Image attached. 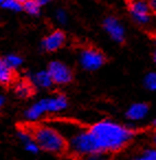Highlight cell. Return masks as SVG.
I'll return each mask as SVG.
<instances>
[{
    "mask_svg": "<svg viewBox=\"0 0 156 160\" xmlns=\"http://www.w3.org/2000/svg\"><path fill=\"white\" fill-rule=\"evenodd\" d=\"M66 41V34L64 31L59 30H54L50 34H47L41 42V47L44 51L46 52H55L63 48Z\"/></svg>",
    "mask_w": 156,
    "mask_h": 160,
    "instance_id": "52a82bcc",
    "label": "cell"
},
{
    "mask_svg": "<svg viewBox=\"0 0 156 160\" xmlns=\"http://www.w3.org/2000/svg\"><path fill=\"white\" fill-rule=\"evenodd\" d=\"M56 19L59 23L64 24L67 22V14H66V11L63 9H58L57 12H56Z\"/></svg>",
    "mask_w": 156,
    "mask_h": 160,
    "instance_id": "ffe728a7",
    "label": "cell"
},
{
    "mask_svg": "<svg viewBox=\"0 0 156 160\" xmlns=\"http://www.w3.org/2000/svg\"><path fill=\"white\" fill-rule=\"evenodd\" d=\"M47 71L51 74L54 84L67 85L74 78V73L67 64L61 61H52L47 66Z\"/></svg>",
    "mask_w": 156,
    "mask_h": 160,
    "instance_id": "5b68a950",
    "label": "cell"
},
{
    "mask_svg": "<svg viewBox=\"0 0 156 160\" xmlns=\"http://www.w3.org/2000/svg\"><path fill=\"white\" fill-rule=\"evenodd\" d=\"M6 102H7V98H6L5 95H0V106L3 107L6 105Z\"/></svg>",
    "mask_w": 156,
    "mask_h": 160,
    "instance_id": "603a6c76",
    "label": "cell"
},
{
    "mask_svg": "<svg viewBox=\"0 0 156 160\" xmlns=\"http://www.w3.org/2000/svg\"><path fill=\"white\" fill-rule=\"evenodd\" d=\"M126 7L133 21L145 26L151 20L152 10L147 0H126Z\"/></svg>",
    "mask_w": 156,
    "mask_h": 160,
    "instance_id": "277c9868",
    "label": "cell"
},
{
    "mask_svg": "<svg viewBox=\"0 0 156 160\" xmlns=\"http://www.w3.org/2000/svg\"><path fill=\"white\" fill-rule=\"evenodd\" d=\"M152 125H153V127H154V129H156V117L154 118V120H153V122H152Z\"/></svg>",
    "mask_w": 156,
    "mask_h": 160,
    "instance_id": "4316f807",
    "label": "cell"
},
{
    "mask_svg": "<svg viewBox=\"0 0 156 160\" xmlns=\"http://www.w3.org/2000/svg\"><path fill=\"white\" fill-rule=\"evenodd\" d=\"M16 71L17 70L8 65L5 62V60L1 59V61H0V84L2 86H9L10 84L14 83Z\"/></svg>",
    "mask_w": 156,
    "mask_h": 160,
    "instance_id": "4fadbf2b",
    "label": "cell"
},
{
    "mask_svg": "<svg viewBox=\"0 0 156 160\" xmlns=\"http://www.w3.org/2000/svg\"><path fill=\"white\" fill-rule=\"evenodd\" d=\"M151 38L153 39L154 41L156 42V32H153V33H151Z\"/></svg>",
    "mask_w": 156,
    "mask_h": 160,
    "instance_id": "d4e9b609",
    "label": "cell"
},
{
    "mask_svg": "<svg viewBox=\"0 0 156 160\" xmlns=\"http://www.w3.org/2000/svg\"><path fill=\"white\" fill-rule=\"evenodd\" d=\"M102 28L109 34L111 40L116 43L123 44L125 42V32L124 27L120 22V20L114 16H107L102 21Z\"/></svg>",
    "mask_w": 156,
    "mask_h": 160,
    "instance_id": "8992f818",
    "label": "cell"
},
{
    "mask_svg": "<svg viewBox=\"0 0 156 160\" xmlns=\"http://www.w3.org/2000/svg\"><path fill=\"white\" fill-rule=\"evenodd\" d=\"M29 78L32 81L35 87H40V88H51L54 85V82L47 68L46 70L37 71V72L33 73Z\"/></svg>",
    "mask_w": 156,
    "mask_h": 160,
    "instance_id": "7c38bea8",
    "label": "cell"
},
{
    "mask_svg": "<svg viewBox=\"0 0 156 160\" xmlns=\"http://www.w3.org/2000/svg\"><path fill=\"white\" fill-rule=\"evenodd\" d=\"M79 64L85 71L93 72L102 68L107 62V57L100 49L92 45H88L80 50Z\"/></svg>",
    "mask_w": 156,
    "mask_h": 160,
    "instance_id": "3957f363",
    "label": "cell"
},
{
    "mask_svg": "<svg viewBox=\"0 0 156 160\" xmlns=\"http://www.w3.org/2000/svg\"><path fill=\"white\" fill-rule=\"evenodd\" d=\"M101 153H114L124 149L136 136V129L112 119H101L88 127Z\"/></svg>",
    "mask_w": 156,
    "mask_h": 160,
    "instance_id": "6da1fadb",
    "label": "cell"
},
{
    "mask_svg": "<svg viewBox=\"0 0 156 160\" xmlns=\"http://www.w3.org/2000/svg\"><path fill=\"white\" fill-rule=\"evenodd\" d=\"M17 1H19V2H21V3H24L26 1H28V0H17Z\"/></svg>",
    "mask_w": 156,
    "mask_h": 160,
    "instance_id": "83f0119b",
    "label": "cell"
},
{
    "mask_svg": "<svg viewBox=\"0 0 156 160\" xmlns=\"http://www.w3.org/2000/svg\"><path fill=\"white\" fill-rule=\"evenodd\" d=\"M49 114H56L65 111L68 107V99L64 94H56L54 96L46 97Z\"/></svg>",
    "mask_w": 156,
    "mask_h": 160,
    "instance_id": "8fae6325",
    "label": "cell"
},
{
    "mask_svg": "<svg viewBox=\"0 0 156 160\" xmlns=\"http://www.w3.org/2000/svg\"><path fill=\"white\" fill-rule=\"evenodd\" d=\"M145 88L152 92H156V72H149L145 75L143 81Z\"/></svg>",
    "mask_w": 156,
    "mask_h": 160,
    "instance_id": "e0dca14e",
    "label": "cell"
},
{
    "mask_svg": "<svg viewBox=\"0 0 156 160\" xmlns=\"http://www.w3.org/2000/svg\"><path fill=\"white\" fill-rule=\"evenodd\" d=\"M49 114V107H47V99L41 98L33 103L32 105L24 111V118L29 122H36L43 117Z\"/></svg>",
    "mask_w": 156,
    "mask_h": 160,
    "instance_id": "ba28073f",
    "label": "cell"
},
{
    "mask_svg": "<svg viewBox=\"0 0 156 160\" xmlns=\"http://www.w3.org/2000/svg\"><path fill=\"white\" fill-rule=\"evenodd\" d=\"M35 93V86L30 78H22L14 84V94L22 99L33 96Z\"/></svg>",
    "mask_w": 156,
    "mask_h": 160,
    "instance_id": "30bf717a",
    "label": "cell"
},
{
    "mask_svg": "<svg viewBox=\"0 0 156 160\" xmlns=\"http://www.w3.org/2000/svg\"><path fill=\"white\" fill-rule=\"evenodd\" d=\"M0 5H1V8L10 10V11H13V12L23 11V3L19 2L17 0H5Z\"/></svg>",
    "mask_w": 156,
    "mask_h": 160,
    "instance_id": "2e32d148",
    "label": "cell"
},
{
    "mask_svg": "<svg viewBox=\"0 0 156 160\" xmlns=\"http://www.w3.org/2000/svg\"><path fill=\"white\" fill-rule=\"evenodd\" d=\"M151 142H152V145H153V147L156 148V129H154L153 134H152V136H151Z\"/></svg>",
    "mask_w": 156,
    "mask_h": 160,
    "instance_id": "7402d4cb",
    "label": "cell"
},
{
    "mask_svg": "<svg viewBox=\"0 0 156 160\" xmlns=\"http://www.w3.org/2000/svg\"><path fill=\"white\" fill-rule=\"evenodd\" d=\"M153 60H154V63L156 64V49L154 50V52H153Z\"/></svg>",
    "mask_w": 156,
    "mask_h": 160,
    "instance_id": "484cf974",
    "label": "cell"
},
{
    "mask_svg": "<svg viewBox=\"0 0 156 160\" xmlns=\"http://www.w3.org/2000/svg\"><path fill=\"white\" fill-rule=\"evenodd\" d=\"M131 160H156V148L151 147L144 149L139 155L134 156Z\"/></svg>",
    "mask_w": 156,
    "mask_h": 160,
    "instance_id": "9a60e30c",
    "label": "cell"
},
{
    "mask_svg": "<svg viewBox=\"0 0 156 160\" xmlns=\"http://www.w3.org/2000/svg\"><path fill=\"white\" fill-rule=\"evenodd\" d=\"M35 1H36V2H39L43 7V6L47 5V3H49L50 1H51V0H35Z\"/></svg>",
    "mask_w": 156,
    "mask_h": 160,
    "instance_id": "cb8c5ba5",
    "label": "cell"
},
{
    "mask_svg": "<svg viewBox=\"0 0 156 160\" xmlns=\"http://www.w3.org/2000/svg\"><path fill=\"white\" fill-rule=\"evenodd\" d=\"M42 6L35 0H28L23 3V11H26L30 16H39L41 12Z\"/></svg>",
    "mask_w": 156,
    "mask_h": 160,
    "instance_id": "5bb4252c",
    "label": "cell"
},
{
    "mask_svg": "<svg viewBox=\"0 0 156 160\" xmlns=\"http://www.w3.org/2000/svg\"><path fill=\"white\" fill-rule=\"evenodd\" d=\"M30 129L41 151L51 155H62L68 151V142L66 137L52 124L34 125Z\"/></svg>",
    "mask_w": 156,
    "mask_h": 160,
    "instance_id": "7a4b0ae2",
    "label": "cell"
},
{
    "mask_svg": "<svg viewBox=\"0 0 156 160\" xmlns=\"http://www.w3.org/2000/svg\"><path fill=\"white\" fill-rule=\"evenodd\" d=\"M2 59L5 60V62L8 64V65L11 66V68H14V70L20 68V66L22 65V63H23V59L17 54H8L7 57L2 58Z\"/></svg>",
    "mask_w": 156,
    "mask_h": 160,
    "instance_id": "ac0fdd59",
    "label": "cell"
},
{
    "mask_svg": "<svg viewBox=\"0 0 156 160\" xmlns=\"http://www.w3.org/2000/svg\"><path fill=\"white\" fill-rule=\"evenodd\" d=\"M147 2H149V8L152 10V13L156 14V0H147Z\"/></svg>",
    "mask_w": 156,
    "mask_h": 160,
    "instance_id": "44dd1931",
    "label": "cell"
},
{
    "mask_svg": "<svg viewBox=\"0 0 156 160\" xmlns=\"http://www.w3.org/2000/svg\"><path fill=\"white\" fill-rule=\"evenodd\" d=\"M106 153H101V152H96V153H91V155L85 156L83 157L82 160H108L106 157Z\"/></svg>",
    "mask_w": 156,
    "mask_h": 160,
    "instance_id": "d6986e66",
    "label": "cell"
},
{
    "mask_svg": "<svg viewBox=\"0 0 156 160\" xmlns=\"http://www.w3.org/2000/svg\"><path fill=\"white\" fill-rule=\"evenodd\" d=\"M149 112V104L144 102H138L133 103L129 106V108L125 112V118L130 122H140L146 118Z\"/></svg>",
    "mask_w": 156,
    "mask_h": 160,
    "instance_id": "9c48e42d",
    "label": "cell"
},
{
    "mask_svg": "<svg viewBox=\"0 0 156 160\" xmlns=\"http://www.w3.org/2000/svg\"><path fill=\"white\" fill-rule=\"evenodd\" d=\"M3 1H5V0H0V3H1V2H3Z\"/></svg>",
    "mask_w": 156,
    "mask_h": 160,
    "instance_id": "f1b7e54d",
    "label": "cell"
}]
</instances>
